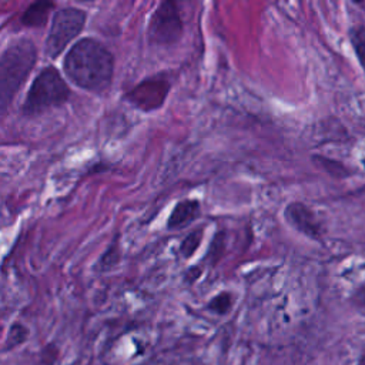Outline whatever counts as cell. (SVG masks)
Masks as SVG:
<instances>
[{
  "instance_id": "6da1fadb",
  "label": "cell",
  "mask_w": 365,
  "mask_h": 365,
  "mask_svg": "<svg viewBox=\"0 0 365 365\" xmlns=\"http://www.w3.org/2000/svg\"><path fill=\"white\" fill-rule=\"evenodd\" d=\"M63 69L69 80L78 87L103 91L111 83L114 59L104 45L86 37L69 50L63 60Z\"/></svg>"
},
{
  "instance_id": "7a4b0ae2",
  "label": "cell",
  "mask_w": 365,
  "mask_h": 365,
  "mask_svg": "<svg viewBox=\"0 0 365 365\" xmlns=\"http://www.w3.org/2000/svg\"><path fill=\"white\" fill-rule=\"evenodd\" d=\"M37 60L36 45L29 39L12 43L0 56V116L9 110Z\"/></svg>"
},
{
  "instance_id": "3957f363",
  "label": "cell",
  "mask_w": 365,
  "mask_h": 365,
  "mask_svg": "<svg viewBox=\"0 0 365 365\" xmlns=\"http://www.w3.org/2000/svg\"><path fill=\"white\" fill-rule=\"evenodd\" d=\"M69 96L70 89L59 70L53 66L45 67L33 80L22 106V113L25 116H37L52 107L62 106L67 102Z\"/></svg>"
},
{
  "instance_id": "277c9868",
  "label": "cell",
  "mask_w": 365,
  "mask_h": 365,
  "mask_svg": "<svg viewBox=\"0 0 365 365\" xmlns=\"http://www.w3.org/2000/svg\"><path fill=\"white\" fill-rule=\"evenodd\" d=\"M86 23V12L78 8H63L56 12L46 41V54L50 59L59 57L78 37Z\"/></svg>"
},
{
  "instance_id": "5b68a950",
  "label": "cell",
  "mask_w": 365,
  "mask_h": 365,
  "mask_svg": "<svg viewBox=\"0 0 365 365\" xmlns=\"http://www.w3.org/2000/svg\"><path fill=\"white\" fill-rule=\"evenodd\" d=\"M183 34V21L175 2H163L153 13L148 25V37L156 45H173Z\"/></svg>"
},
{
  "instance_id": "8992f818",
  "label": "cell",
  "mask_w": 365,
  "mask_h": 365,
  "mask_svg": "<svg viewBox=\"0 0 365 365\" xmlns=\"http://www.w3.org/2000/svg\"><path fill=\"white\" fill-rule=\"evenodd\" d=\"M168 90L170 85L166 79L153 78L131 89L127 93L126 99L134 107H137L143 111H153L160 109L164 104L168 96Z\"/></svg>"
},
{
  "instance_id": "52a82bcc",
  "label": "cell",
  "mask_w": 365,
  "mask_h": 365,
  "mask_svg": "<svg viewBox=\"0 0 365 365\" xmlns=\"http://www.w3.org/2000/svg\"><path fill=\"white\" fill-rule=\"evenodd\" d=\"M287 223L294 227L297 232L310 239H320L322 234L321 224L314 211L302 203H290L284 211Z\"/></svg>"
},
{
  "instance_id": "ba28073f",
  "label": "cell",
  "mask_w": 365,
  "mask_h": 365,
  "mask_svg": "<svg viewBox=\"0 0 365 365\" xmlns=\"http://www.w3.org/2000/svg\"><path fill=\"white\" fill-rule=\"evenodd\" d=\"M200 214V203L197 200H183L177 203L167 221L168 230H183L193 223Z\"/></svg>"
},
{
  "instance_id": "9c48e42d",
  "label": "cell",
  "mask_w": 365,
  "mask_h": 365,
  "mask_svg": "<svg viewBox=\"0 0 365 365\" xmlns=\"http://www.w3.org/2000/svg\"><path fill=\"white\" fill-rule=\"evenodd\" d=\"M53 9H54V3H50V2H37V3L30 5L22 17V25L25 27L46 26L50 12Z\"/></svg>"
},
{
  "instance_id": "30bf717a",
  "label": "cell",
  "mask_w": 365,
  "mask_h": 365,
  "mask_svg": "<svg viewBox=\"0 0 365 365\" xmlns=\"http://www.w3.org/2000/svg\"><path fill=\"white\" fill-rule=\"evenodd\" d=\"M350 41L358 57V62L365 69V27L355 26L350 30Z\"/></svg>"
},
{
  "instance_id": "8fae6325",
  "label": "cell",
  "mask_w": 365,
  "mask_h": 365,
  "mask_svg": "<svg viewBox=\"0 0 365 365\" xmlns=\"http://www.w3.org/2000/svg\"><path fill=\"white\" fill-rule=\"evenodd\" d=\"M201 239H203V230H196V232H191L186 240L183 241L181 247H180V253L183 257L188 258L193 256L196 252H197V248L201 243Z\"/></svg>"
},
{
  "instance_id": "7c38bea8",
  "label": "cell",
  "mask_w": 365,
  "mask_h": 365,
  "mask_svg": "<svg viewBox=\"0 0 365 365\" xmlns=\"http://www.w3.org/2000/svg\"><path fill=\"white\" fill-rule=\"evenodd\" d=\"M230 307H232V297H230V294L227 293L217 296L210 302V309L213 311H217L219 314H224L225 311H228Z\"/></svg>"
},
{
  "instance_id": "4fadbf2b",
  "label": "cell",
  "mask_w": 365,
  "mask_h": 365,
  "mask_svg": "<svg viewBox=\"0 0 365 365\" xmlns=\"http://www.w3.org/2000/svg\"><path fill=\"white\" fill-rule=\"evenodd\" d=\"M27 334L29 333L26 330V327H23L22 324H14L9 333V340H12V347H14V345L17 344L25 342L27 338Z\"/></svg>"
}]
</instances>
